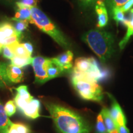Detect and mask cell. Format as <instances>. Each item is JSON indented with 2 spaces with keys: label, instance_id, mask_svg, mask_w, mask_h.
Here are the masks:
<instances>
[{
  "label": "cell",
  "instance_id": "cell-1",
  "mask_svg": "<svg viewBox=\"0 0 133 133\" xmlns=\"http://www.w3.org/2000/svg\"><path fill=\"white\" fill-rule=\"evenodd\" d=\"M44 105L59 133H90V124L79 114L59 104Z\"/></svg>",
  "mask_w": 133,
  "mask_h": 133
},
{
  "label": "cell",
  "instance_id": "cell-2",
  "mask_svg": "<svg viewBox=\"0 0 133 133\" xmlns=\"http://www.w3.org/2000/svg\"><path fill=\"white\" fill-rule=\"evenodd\" d=\"M102 62H106L115 52V39L111 33L102 30H91L82 38Z\"/></svg>",
  "mask_w": 133,
  "mask_h": 133
},
{
  "label": "cell",
  "instance_id": "cell-3",
  "mask_svg": "<svg viewBox=\"0 0 133 133\" xmlns=\"http://www.w3.org/2000/svg\"><path fill=\"white\" fill-rule=\"evenodd\" d=\"M31 24L35 25L40 30L51 36L62 48L65 49L70 48V44L62 31L41 9L36 6L31 8Z\"/></svg>",
  "mask_w": 133,
  "mask_h": 133
},
{
  "label": "cell",
  "instance_id": "cell-4",
  "mask_svg": "<svg viewBox=\"0 0 133 133\" xmlns=\"http://www.w3.org/2000/svg\"><path fill=\"white\" fill-rule=\"evenodd\" d=\"M71 83L81 98L86 101L101 102L104 99L102 88L97 83L80 73H73Z\"/></svg>",
  "mask_w": 133,
  "mask_h": 133
},
{
  "label": "cell",
  "instance_id": "cell-5",
  "mask_svg": "<svg viewBox=\"0 0 133 133\" xmlns=\"http://www.w3.org/2000/svg\"><path fill=\"white\" fill-rule=\"evenodd\" d=\"M48 60V58L42 56H36L33 58L31 65L35 73V83L41 84L49 81L46 71V63Z\"/></svg>",
  "mask_w": 133,
  "mask_h": 133
},
{
  "label": "cell",
  "instance_id": "cell-6",
  "mask_svg": "<svg viewBox=\"0 0 133 133\" xmlns=\"http://www.w3.org/2000/svg\"><path fill=\"white\" fill-rule=\"evenodd\" d=\"M107 95L110 99L111 102L110 108L109 109V112L111 118L115 123L117 127L119 125H126L127 121H126V117L120 105L117 102L114 96L109 93H107Z\"/></svg>",
  "mask_w": 133,
  "mask_h": 133
},
{
  "label": "cell",
  "instance_id": "cell-7",
  "mask_svg": "<svg viewBox=\"0 0 133 133\" xmlns=\"http://www.w3.org/2000/svg\"><path fill=\"white\" fill-rule=\"evenodd\" d=\"M73 58L74 54L70 50H68L57 57L52 58L54 62L60 66L63 71H65L70 70L73 67Z\"/></svg>",
  "mask_w": 133,
  "mask_h": 133
},
{
  "label": "cell",
  "instance_id": "cell-8",
  "mask_svg": "<svg viewBox=\"0 0 133 133\" xmlns=\"http://www.w3.org/2000/svg\"><path fill=\"white\" fill-rule=\"evenodd\" d=\"M95 11L97 17V26L98 28H103L106 26L109 22V17L107 8L104 1L99 0L95 6Z\"/></svg>",
  "mask_w": 133,
  "mask_h": 133
},
{
  "label": "cell",
  "instance_id": "cell-9",
  "mask_svg": "<svg viewBox=\"0 0 133 133\" xmlns=\"http://www.w3.org/2000/svg\"><path fill=\"white\" fill-rule=\"evenodd\" d=\"M40 102L39 100L33 99L27 106L22 111L25 116L31 119H36L39 116V111H40Z\"/></svg>",
  "mask_w": 133,
  "mask_h": 133
},
{
  "label": "cell",
  "instance_id": "cell-10",
  "mask_svg": "<svg viewBox=\"0 0 133 133\" xmlns=\"http://www.w3.org/2000/svg\"><path fill=\"white\" fill-rule=\"evenodd\" d=\"M7 74L10 81L12 83H19L23 81L24 71L22 68L18 67L12 64H8Z\"/></svg>",
  "mask_w": 133,
  "mask_h": 133
},
{
  "label": "cell",
  "instance_id": "cell-11",
  "mask_svg": "<svg viewBox=\"0 0 133 133\" xmlns=\"http://www.w3.org/2000/svg\"><path fill=\"white\" fill-rule=\"evenodd\" d=\"M124 25L127 26V31L124 37L119 43V47L120 50L124 49L130 38L133 36V9H131L129 19L126 20Z\"/></svg>",
  "mask_w": 133,
  "mask_h": 133
},
{
  "label": "cell",
  "instance_id": "cell-12",
  "mask_svg": "<svg viewBox=\"0 0 133 133\" xmlns=\"http://www.w3.org/2000/svg\"><path fill=\"white\" fill-rule=\"evenodd\" d=\"M101 113L102 115L107 133H118L117 126L110 115L109 109L105 107L103 108Z\"/></svg>",
  "mask_w": 133,
  "mask_h": 133
},
{
  "label": "cell",
  "instance_id": "cell-13",
  "mask_svg": "<svg viewBox=\"0 0 133 133\" xmlns=\"http://www.w3.org/2000/svg\"><path fill=\"white\" fill-rule=\"evenodd\" d=\"M12 122L6 114L2 102L0 101V133H8Z\"/></svg>",
  "mask_w": 133,
  "mask_h": 133
},
{
  "label": "cell",
  "instance_id": "cell-14",
  "mask_svg": "<svg viewBox=\"0 0 133 133\" xmlns=\"http://www.w3.org/2000/svg\"><path fill=\"white\" fill-rule=\"evenodd\" d=\"M46 71L49 80L57 77L64 73V71L54 62L52 59L49 58L46 63Z\"/></svg>",
  "mask_w": 133,
  "mask_h": 133
},
{
  "label": "cell",
  "instance_id": "cell-15",
  "mask_svg": "<svg viewBox=\"0 0 133 133\" xmlns=\"http://www.w3.org/2000/svg\"><path fill=\"white\" fill-rule=\"evenodd\" d=\"M16 35L21 36L22 34L18 33L11 24L5 22L0 25V40Z\"/></svg>",
  "mask_w": 133,
  "mask_h": 133
},
{
  "label": "cell",
  "instance_id": "cell-16",
  "mask_svg": "<svg viewBox=\"0 0 133 133\" xmlns=\"http://www.w3.org/2000/svg\"><path fill=\"white\" fill-rule=\"evenodd\" d=\"M8 65L7 63L0 62V89L8 88L12 84L8 76Z\"/></svg>",
  "mask_w": 133,
  "mask_h": 133
},
{
  "label": "cell",
  "instance_id": "cell-17",
  "mask_svg": "<svg viewBox=\"0 0 133 133\" xmlns=\"http://www.w3.org/2000/svg\"><path fill=\"white\" fill-rule=\"evenodd\" d=\"M12 20L17 21H26L30 23L31 21V8H18L14 17Z\"/></svg>",
  "mask_w": 133,
  "mask_h": 133
},
{
  "label": "cell",
  "instance_id": "cell-18",
  "mask_svg": "<svg viewBox=\"0 0 133 133\" xmlns=\"http://www.w3.org/2000/svg\"><path fill=\"white\" fill-rule=\"evenodd\" d=\"M11 46L14 51L15 56L24 57H31V54L26 51L23 44L19 42L11 44Z\"/></svg>",
  "mask_w": 133,
  "mask_h": 133
},
{
  "label": "cell",
  "instance_id": "cell-19",
  "mask_svg": "<svg viewBox=\"0 0 133 133\" xmlns=\"http://www.w3.org/2000/svg\"><path fill=\"white\" fill-rule=\"evenodd\" d=\"M33 58L31 57H24L15 56L11 61V64L20 68H23L28 65H30L32 62Z\"/></svg>",
  "mask_w": 133,
  "mask_h": 133
},
{
  "label": "cell",
  "instance_id": "cell-20",
  "mask_svg": "<svg viewBox=\"0 0 133 133\" xmlns=\"http://www.w3.org/2000/svg\"><path fill=\"white\" fill-rule=\"evenodd\" d=\"M16 90L17 93L15 97L27 101H30L33 99V97L30 94L29 91L28 90V87L26 86H20L16 88Z\"/></svg>",
  "mask_w": 133,
  "mask_h": 133
},
{
  "label": "cell",
  "instance_id": "cell-21",
  "mask_svg": "<svg viewBox=\"0 0 133 133\" xmlns=\"http://www.w3.org/2000/svg\"><path fill=\"white\" fill-rule=\"evenodd\" d=\"M8 133H30L29 128L21 123H13L10 126Z\"/></svg>",
  "mask_w": 133,
  "mask_h": 133
},
{
  "label": "cell",
  "instance_id": "cell-22",
  "mask_svg": "<svg viewBox=\"0 0 133 133\" xmlns=\"http://www.w3.org/2000/svg\"><path fill=\"white\" fill-rule=\"evenodd\" d=\"M111 14L116 24H118L119 22L124 23V24H125L127 19H126L125 16H124V12L121 10V8H115L111 11Z\"/></svg>",
  "mask_w": 133,
  "mask_h": 133
},
{
  "label": "cell",
  "instance_id": "cell-23",
  "mask_svg": "<svg viewBox=\"0 0 133 133\" xmlns=\"http://www.w3.org/2000/svg\"><path fill=\"white\" fill-rule=\"evenodd\" d=\"M129 0H104V3L111 12L115 8L122 7Z\"/></svg>",
  "mask_w": 133,
  "mask_h": 133
},
{
  "label": "cell",
  "instance_id": "cell-24",
  "mask_svg": "<svg viewBox=\"0 0 133 133\" xmlns=\"http://www.w3.org/2000/svg\"><path fill=\"white\" fill-rule=\"evenodd\" d=\"M96 133H107L102 115L101 112L97 115V120H96Z\"/></svg>",
  "mask_w": 133,
  "mask_h": 133
},
{
  "label": "cell",
  "instance_id": "cell-25",
  "mask_svg": "<svg viewBox=\"0 0 133 133\" xmlns=\"http://www.w3.org/2000/svg\"><path fill=\"white\" fill-rule=\"evenodd\" d=\"M21 38V36L16 35L10 36V37L1 39V40H0V44H1L3 46L11 45V44H14V43H19Z\"/></svg>",
  "mask_w": 133,
  "mask_h": 133
},
{
  "label": "cell",
  "instance_id": "cell-26",
  "mask_svg": "<svg viewBox=\"0 0 133 133\" xmlns=\"http://www.w3.org/2000/svg\"><path fill=\"white\" fill-rule=\"evenodd\" d=\"M38 0H20L16 2L18 8H31L36 7Z\"/></svg>",
  "mask_w": 133,
  "mask_h": 133
},
{
  "label": "cell",
  "instance_id": "cell-27",
  "mask_svg": "<svg viewBox=\"0 0 133 133\" xmlns=\"http://www.w3.org/2000/svg\"><path fill=\"white\" fill-rule=\"evenodd\" d=\"M81 8L84 9H89L96 6L99 0H76Z\"/></svg>",
  "mask_w": 133,
  "mask_h": 133
},
{
  "label": "cell",
  "instance_id": "cell-28",
  "mask_svg": "<svg viewBox=\"0 0 133 133\" xmlns=\"http://www.w3.org/2000/svg\"><path fill=\"white\" fill-rule=\"evenodd\" d=\"M4 110L8 116H11L16 112V105L13 101H9L6 102L4 106Z\"/></svg>",
  "mask_w": 133,
  "mask_h": 133
},
{
  "label": "cell",
  "instance_id": "cell-29",
  "mask_svg": "<svg viewBox=\"0 0 133 133\" xmlns=\"http://www.w3.org/2000/svg\"><path fill=\"white\" fill-rule=\"evenodd\" d=\"M29 23V22L26 21H17L16 24L14 26L18 33L22 34V31L27 29Z\"/></svg>",
  "mask_w": 133,
  "mask_h": 133
},
{
  "label": "cell",
  "instance_id": "cell-30",
  "mask_svg": "<svg viewBox=\"0 0 133 133\" xmlns=\"http://www.w3.org/2000/svg\"><path fill=\"white\" fill-rule=\"evenodd\" d=\"M3 54L5 58L8 59H12L15 56L14 51L11 45L4 46L3 48Z\"/></svg>",
  "mask_w": 133,
  "mask_h": 133
},
{
  "label": "cell",
  "instance_id": "cell-31",
  "mask_svg": "<svg viewBox=\"0 0 133 133\" xmlns=\"http://www.w3.org/2000/svg\"><path fill=\"white\" fill-rule=\"evenodd\" d=\"M132 6H133V0H129V1H128L125 4L123 5V6L121 8V9L124 13H125V12H127L128 11H129V10L131 9V8H132Z\"/></svg>",
  "mask_w": 133,
  "mask_h": 133
},
{
  "label": "cell",
  "instance_id": "cell-32",
  "mask_svg": "<svg viewBox=\"0 0 133 133\" xmlns=\"http://www.w3.org/2000/svg\"><path fill=\"white\" fill-rule=\"evenodd\" d=\"M118 133H130L129 130L126 125L118 126Z\"/></svg>",
  "mask_w": 133,
  "mask_h": 133
},
{
  "label": "cell",
  "instance_id": "cell-33",
  "mask_svg": "<svg viewBox=\"0 0 133 133\" xmlns=\"http://www.w3.org/2000/svg\"><path fill=\"white\" fill-rule=\"evenodd\" d=\"M23 44H24V47L25 48L26 51H27L28 52H29L30 54L31 55V54H32V52H33V48L32 44L30 43H23Z\"/></svg>",
  "mask_w": 133,
  "mask_h": 133
},
{
  "label": "cell",
  "instance_id": "cell-34",
  "mask_svg": "<svg viewBox=\"0 0 133 133\" xmlns=\"http://www.w3.org/2000/svg\"><path fill=\"white\" fill-rule=\"evenodd\" d=\"M3 46L1 45V44H0V53H1V52H2V50H3Z\"/></svg>",
  "mask_w": 133,
  "mask_h": 133
},
{
  "label": "cell",
  "instance_id": "cell-35",
  "mask_svg": "<svg viewBox=\"0 0 133 133\" xmlns=\"http://www.w3.org/2000/svg\"><path fill=\"white\" fill-rule=\"evenodd\" d=\"M6 1H12V0H6Z\"/></svg>",
  "mask_w": 133,
  "mask_h": 133
}]
</instances>
